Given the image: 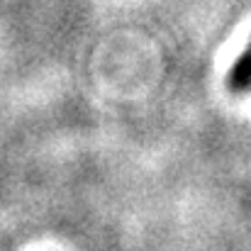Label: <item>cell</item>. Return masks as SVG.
I'll return each mask as SVG.
<instances>
[{"mask_svg": "<svg viewBox=\"0 0 251 251\" xmlns=\"http://www.w3.org/2000/svg\"><path fill=\"white\" fill-rule=\"evenodd\" d=\"M229 88L242 93L251 88V44L247 47V51L237 59V64L229 71Z\"/></svg>", "mask_w": 251, "mask_h": 251, "instance_id": "1", "label": "cell"}]
</instances>
